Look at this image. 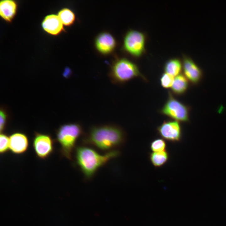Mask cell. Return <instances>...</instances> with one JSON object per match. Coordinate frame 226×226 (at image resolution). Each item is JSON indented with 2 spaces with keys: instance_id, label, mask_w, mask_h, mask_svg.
<instances>
[{
  "instance_id": "cell-1",
  "label": "cell",
  "mask_w": 226,
  "mask_h": 226,
  "mask_svg": "<svg viewBox=\"0 0 226 226\" xmlns=\"http://www.w3.org/2000/svg\"><path fill=\"white\" fill-rule=\"evenodd\" d=\"M126 137L125 131L120 126L105 124L92 126L83 141L103 151H112L125 143Z\"/></svg>"
},
{
  "instance_id": "cell-2",
  "label": "cell",
  "mask_w": 226,
  "mask_h": 226,
  "mask_svg": "<svg viewBox=\"0 0 226 226\" xmlns=\"http://www.w3.org/2000/svg\"><path fill=\"white\" fill-rule=\"evenodd\" d=\"M120 153L118 150H115L101 155L91 148L79 146L76 149L75 157L77 164L85 178L89 179L100 167L111 159L117 157Z\"/></svg>"
},
{
  "instance_id": "cell-3",
  "label": "cell",
  "mask_w": 226,
  "mask_h": 226,
  "mask_svg": "<svg viewBox=\"0 0 226 226\" xmlns=\"http://www.w3.org/2000/svg\"><path fill=\"white\" fill-rule=\"evenodd\" d=\"M108 76L111 82L116 85L123 84L137 77L147 81L137 66L126 58L118 60L113 64Z\"/></svg>"
},
{
  "instance_id": "cell-4",
  "label": "cell",
  "mask_w": 226,
  "mask_h": 226,
  "mask_svg": "<svg viewBox=\"0 0 226 226\" xmlns=\"http://www.w3.org/2000/svg\"><path fill=\"white\" fill-rule=\"evenodd\" d=\"M83 133L82 128L78 123L65 124L61 126L56 132V139L60 145L62 155L72 159V153L76 142Z\"/></svg>"
},
{
  "instance_id": "cell-5",
  "label": "cell",
  "mask_w": 226,
  "mask_h": 226,
  "mask_svg": "<svg viewBox=\"0 0 226 226\" xmlns=\"http://www.w3.org/2000/svg\"><path fill=\"white\" fill-rule=\"evenodd\" d=\"M190 110L188 106L175 98L172 92L169 91L167 100L159 112L172 120L187 122L189 121Z\"/></svg>"
},
{
  "instance_id": "cell-6",
  "label": "cell",
  "mask_w": 226,
  "mask_h": 226,
  "mask_svg": "<svg viewBox=\"0 0 226 226\" xmlns=\"http://www.w3.org/2000/svg\"><path fill=\"white\" fill-rule=\"evenodd\" d=\"M146 37L143 33L136 30H130L126 34L124 41L125 50L131 55L139 57L145 50Z\"/></svg>"
},
{
  "instance_id": "cell-7",
  "label": "cell",
  "mask_w": 226,
  "mask_h": 226,
  "mask_svg": "<svg viewBox=\"0 0 226 226\" xmlns=\"http://www.w3.org/2000/svg\"><path fill=\"white\" fill-rule=\"evenodd\" d=\"M158 135L164 140L172 143L180 142L182 130L179 122L174 120L164 121L157 128Z\"/></svg>"
},
{
  "instance_id": "cell-8",
  "label": "cell",
  "mask_w": 226,
  "mask_h": 226,
  "mask_svg": "<svg viewBox=\"0 0 226 226\" xmlns=\"http://www.w3.org/2000/svg\"><path fill=\"white\" fill-rule=\"evenodd\" d=\"M33 147L37 156L45 159L53 151V141L49 135L35 133L33 140Z\"/></svg>"
},
{
  "instance_id": "cell-9",
  "label": "cell",
  "mask_w": 226,
  "mask_h": 226,
  "mask_svg": "<svg viewBox=\"0 0 226 226\" xmlns=\"http://www.w3.org/2000/svg\"><path fill=\"white\" fill-rule=\"evenodd\" d=\"M182 63L184 75L192 84H197L203 76L201 69L191 58L187 56H184Z\"/></svg>"
},
{
  "instance_id": "cell-10",
  "label": "cell",
  "mask_w": 226,
  "mask_h": 226,
  "mask_svg": "<svg viewBox=\"0 0 226 226\" xmlns=\"http://www.w3.org/2000/svg\"><path fill=\"white\" fill-rule=\"evenodd\" d=\"M27 137L21 133H15L9 137V149L13 153L17 154L24 153L28 146Z\"/></svg>"
},
{
  "instance_id": "cell-11",
  "label": "cell",
  "mask_w": 226,
  "mask_h": 226,
  "mask_svg": "<svg viewBox=\"0 0 226 226\" xmlns=\"http://www.w3.org/2000/svg\"><path fill=\"white\" fill-rule=\"evenodd\" d=\"M116 42L114 37L106 32L100 34L95 40V46L101 53L107 54L111 52L115 48Z\"/></svg>"
},
{
  "instance_id": "cell-12",
  "label": "cell",
  "mask_w": 226,
  "mask_h": 226,
  "mask_svg": "<svg viewBox=\"0 0 226 226\" xmlns=\"http://www.w3.org/2000/svg\"><path fill=\"white\" fill-rule=\"evenodd\" d=\"M43 29L48 33L57 35L63 30V24L58 15L51 14L47 16L42 24Z\"/></svg>"
},
{
  "instance_id": "cell-13",
  "label": "cell",
  "mask_w": 226,
  "mask_h": 226,
  "mask_svg": "<svg viewBox=\"0 0 226 226\" xmlns=\"http://www.w3.org/2000/svg\"><path fill=\"white\" fill-rule=\"evenodd\" d=\"M17 10V4L13 1L4 0L0 3V14L5 20L10 22L14 17Z\"/></svg>"
},
{
  "instance_id": "cell-14",
  "label": "cell",
  "mask_w": 226,
  "mask_h": 226,
  "mask_svg": "<svg viewBox=\"0 0 226 226\" xmlns=\"http://www.w3.org/2000/svg\"><path fill=\"white\" fill-rule=\"evenodd\" d=\"M189 82L184 74H180L176 76L171 87V92L176 95H183L188 89Z\"/></svg>"
},
{
  "instance_id": "cell-15",
  "label": "cell",
  "mask_w": 226,
  "mask_h": 226,
  "mask_svg": "<svg viewBox=\"0 0 226 226\" xmlns=\"http://www.w3.org/2000/svg\"><path fill=\"white\" fill-rule=\"evenodd\" d=\"M149 159L156 168H159L165 164L170 158V154L166 150L159 152H152L149 154Z\"/></svg>"
},
{
  "instance_id": "cell-16",
  "label": "cell",
  "mask_w": 226,
  "mask_h": 226,
  "mask_svg": "<svg viewBox=\"0 0 226 226\" xmlns=\"http://www.w3.org/2000/svg\"><path fill=\"white\" fill-rule=\"evenodd\" d=\"M164 69L165 73L176 76L180 74L182 70V62L177 58L170 59L165 63Z\"/></svg>"
},
{
  "instance_id": "cell-17",
  "label": "cell",
  "mask_w": 226,
  "mask_h": 226,
  "mask_svg": "<svg viewBox=\"0 0 226 226\" xmlns=\"http://www.w3.org/2000/svg\"><path fill=\"white\" fill-rule=\"evenodd\" d=\"M58 16L63 25L66 26L72 25L75 20L74 14L68 8H64L61 10L59 12Z\"/></svg>"
},
{
  "instance_id": "cell-18",
  "label": "cell",
  "mask_w": 226,
  "mask_h": 226,
  "mask_svg": "<svg viewBox=\"0 0 226 226\" xmlns=\"http://www.w3.org/2000/svg\"><path fill=\"white\" fill-rule=\"evenodd\" d=\"M167 144L164 139L157 138L153 140L150 143V148L152 152H159L166 150Z\"/></svg>"
},
{
  "instance_id": "cell-19",
  "label": "cell",
  "mask_w": 226,
  "mask_h": 226,
  "mask_svg": "<svg viewBox=\"0 0 226 226\" xmlns=\"http://www.w3.org/2000/svg\"><path fill=\"white\" fill-rule=\"evenodd\" d=\"M174 78L172 76L166 73H163L160 78L161 85L164 88L168 89L171 87Z\"/></svg>"
},
{
  "instance_id": "cell-20",
  "label": "cell",
  "mask_w": 226,
  "mask_h": 226,
  "mask_svg": "<svg viewBox=\"0 0 226 226\" xmlns=\"http://www.w3.org/2000/svg\"><path fill=\"white\" fill-rule=\"evenodd\" d=\"M0 139V152L1 154H3L7 152L9 149V138L5 134L1 133Z\"/></svg>"
},
{
  "instance_id": "cell-21",
  "label": "cell",
  "mask_w": 226,
  "mask_h": 226,
  "mask_svg": "<svg viewBox=\"0 0 226 226\" xmlns=\"http://www.w3.org/2000/svg\"><path fill=\"white\" fill-rule=\"evenodd\" d=\"M7 118V115L5 111L1 110L0 111V132L1 133L4 128Z\"/></svg>"
}]
</instances>
